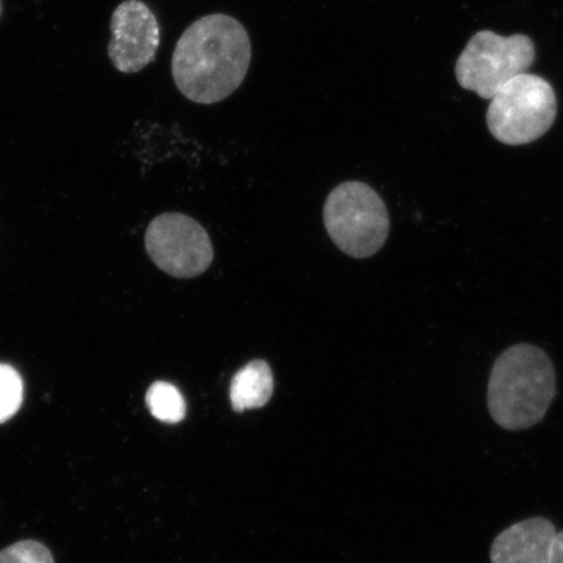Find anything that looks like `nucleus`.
<instances>
[{
	"mask_svg": "<svg viewBox=\"0 0 563 563\" xmlns=\"http://www.w3.org/2000/svg\"><path fill=\"white\" fill-rule=\"evenodd\" d=\"M251 59L245 27L234 18L214 13L181 34L173 55L174 81L188 100L217 103L241 87Z\"/></svg>",
	"mask_w": 563,
	"mask_h": 563,
	"instance_id": "nucleus-1",
	"label": "nucleus"
},
{
	"mask_svg": "<svg viewBox=\"0 0 563 563\" xmlns=\"http://www.w3.org/2000/svg\"><path fill=\"white\" fill-rule=\"evenodd\" d=\"M558 394L551 358L533 344H516L498 356L488 383L490 418L505 431L539 424Z\"/></svg>",
	"mask_w": 563,
	"mask_h": 563,
	"instance_id": "nucleus-2",
	"label": "nucleus"
},
{
	"mask_svg": "<svg viewBox=\"0 0 563 563\" xmlns=\"http://www.w3.org/2000/svg\"><path fill=\"white\" fill-rule=\"evenodd\" d=\"M323 222L334 244L346 255L367 258L383 249L390 221L375 189L362 181H346L328 196Z\"/></svg>",
	"mask_w": 563,
	"mask_h": 563,
	"instance_id": "nucleus-3",
	"label": "nucleus"
},
{
	"mask_svg": "<svg viewBox=\"0 0 563 563\" xmlns=\"http://www.w3.org/2000/svg\"><path fill=\"white\" fill-rule=\"evenodd\" d=\"M558 115V98L543 77L523 74L490 98L487 114L493 136L506 145H526L544 136Z\"/></svg>",
	"mask_w": 563,
	"mask_h": 563,
	"instance_id": "nucleus-4",
	"label": "nucleus"
},
{
	"mask_svg": "<svg viewBox=\"0 0 563 563\" xmlns=\"http://www.w3.org/2000/svg\"><path fill=\"white\" fill-rule=\"evenodd\" d=\"M534 47L526 35L501 37L489 31L478 32L470 40L456 62L460 86L490 100L499 89L532 66Z\"/></svg>",
	"mask_w": 563,
	"mask_h": 563,
	"instance_id": "nucleus-5",
	"label": "nucleus"
},
{
	"mask_svg": "<svg viewBox=\"0 0 563 563\" xmlns=\"http://www.w3.org/2000/svg\"><path fill=\"white\" fill-rule=\"evenodd\" d=\"M145 246L153 263L175 278L201 276L214 257L206 229L180 213L154 218L146 230Z\"/></svg>",
	"mask_w": 563,
	"mask_h": 563,
	"instance_id": "nucleus-6",
	"label": "nucleus"
},
{
	"mask_svg": "<svg viewBox=\"0 0 563 563\" xmlns=\"http://www.w3.org/2000/svg\"><path fill=\"white\" fill-rule=\"evenodd\" d=\"M108 52L112 65L123 74H136L156 58L159 47L157 18L141 0H125L111 18Z\"/></svg>",
	"mask_w": 563,
	"mask_h": 563,
	"instance_id": "nucleus-7",
	"label": "nucleus"
},
{
	"mask_svg": "<svg viewBox=\"0 0 563 563\" xmlns=\"http://www.w3.org/2000/svg\"><path fill=\"white\" fill-rule=\"evenodd\" d=\"M490 562L563 563V530L543 517L520 520L493 540Z\"/></svg>",
	"mask_w": 563,
	"mask_h": 563,
	"instance_id": "nucleus-8",
	"label": "nucleus"
},
{
	"mask_svg": "<svg viewBox=\"0 0 563 563\" xmlns=\"http://www.w3.org/2000/svg\"><path fill=\"white\" fill-rule=\"evenodd\" d=\"M274 390L271 365L264 361H253L232 378L230 399L236 412L262 408L269 402Z\"/></svg>",
	"mask_w": 563,
	"mask_h": 563,
	"instance_id": "nucleus-9",
	"label": "nucleus"
},
{
	"mask_svg": "<svg viewBox=\"0 0 563 563\" xmlns=\"http://www.w3.org/2000/svg\"><path fill=\"white\" fill-rule=\"evenodd\" d=\"M146 405L154 418L167 424H176L186 418V400L172 384H153L146 393Z\"/></svg>",
	"mask_w": 563,
	"mask_h": 563,
	"instance_id": "nucleus-10",
	"label": "nucleus"
},
{
	"mask_svg": "<svg viewBox=\"0 0 563 563\" xmlns=\"http://www.w3.org/2000/svg\"><path fill=\"white\" fill-rule=\"evenodd\" d=\"M23 379L10 365L0 364V424L10 420L23 404Z\"/></svg>",
	"mask_w": 563,
	"mask_h": 563,
	"instance_id": "nucleus-11",
	"label": "nucleus"
},
{
	"mask_svg": "<svg viewBox=\"0 0 563 563\" xmlns=\"http://www.w3.org/2000/svg\"><path fill=\"white\" fill-rule=\"evenodd\" d=\"M0 563H54L53 554L38 541H19L0 552Z\"/></svg>",
	"mask_w": 563,
	"mask_h": 563,
	"instance_id": "nucleus-12",
	"label": "nucleus"
},
{
	"mask_svg": "<svg viewBox=\"0 0 563 563\" xmlns=\"http://www.w3.org/2000/svg\"><path fill=\"white\" fill-rule=\"evenodd\" d=\"M0 15H2V0H0Z\"/></svg>",
	"mask_w": 563,
	"mask_h": 563,
	"instance_id": "nucleus-13",
	"label": "nucleus"
}]
</instances>
